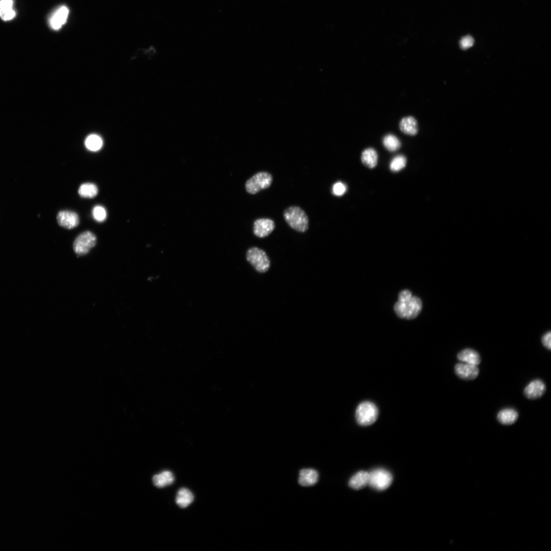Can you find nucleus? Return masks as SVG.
<instances>
[{"instance_id": "nucleus-1", "label": "nucleus", "mask_w": 551, "mask_h": 551, "mask_svg": "<svg viewBox=\"0 0 551 551\" xmlns=\"http://www.w3.org/2000/svg\"><path fill=\"white\" fill-rule=\"evenodd\" d=\"M287 224L296 231L304 233L309 228V218L304 210L297 206H290L284 213Z\"/></svg>"}, {"instance_id": "nucleus-2", "label": "nucleus", "mask_w": 551, "mask_h": 551, "mask_svg": "<svg viewBox=\"0 0 551 551\" xmlns=\"http://www.w3.org/2000/svg\"><path fill=\"white\" fill-rule=\"evenodd\" d=\"M422 307L421 300L416 296H412L404 301H398L394 308L399 317L410 319L417 317L421 312Z\"/></svg>"}, {"instance_id": "nucleus-3", "label": "nucleus", "mask_w": 551, "mask_h": 551, "mask_svg": "<svg viewBox=\"0 0 551 551\" xmlns=\"http://www.w3.org/2000/svg\"><path fill=\"white\" fill-rule=\"evenodd\" d=\"M246 258L248 262L258 272L265 273L268 271L270 265V260L263 250L257 247L250 248L247 252Z\"/></svg>"}, {"instance_id": "nucleus-4", "label": "nucleus", "mask_w": 551, "mask_h": 551, "mask_svg": "<svg viewBox=\"0 0 551 551\" xmlns=\"http://www.w3.org/2000/svg\"><path fill=\"white\" fill-rule=\"evenodd\" d=\"M273 177L271 174L267 172H260L251 178H250L245 184L247 192L251 195H255L262 190L269 188L272 185Z\"/></svg>"}, {"instance_id": "nucleus-5", "label": "nucleus", "mask_w": 551, "mask_h": 551, "mask_svg": "<svg viewBox=\"0 0 551 551\" xmlns=\"http://www.w3.org/2000/svg\"><path fill=\"white\" fill-rule=\"evenodd\" d=\"M355 416L359 425L369 426L376 422L378 417V410L374 403L364 402L357 407Z\"/></svg>"}, {"instance_id": "nucleus-6", "label": "nucleus", "mask_w": 551, "mask_h": 551, "mask_svg": "<svg viewBox=\"0 0 551 551\" xmlns=\"http://www.w3.org/2000/svg\"><path fill=\"white\" fill-rule=\"evenodd\" d=\"M97 244V237L91 232H85L79 234L75 239L73 244V249L75 253L79 256L87 254Z\"/></svg>"}, {"instance_id": "nucleus-7", "label": "nucleus", "mask_w": 551, "mask_h": 551, "mask_svg": "<svg viewBox=\"0 0 551 551\" xmlns=\"http://www.w3.org/2000/svg\"><path fill=\"white\" fill-rule=\"evenodd\" d=\"M393 477L387 470L377 469L369 473L368 485L373 488L384 490L391 485Z\"/></svg>"}, {"instance_id": "nucleus-8", "label": "nucleus", "mask_w": 551, "mask_h": 551, "mask_svg": "<svg viewBox=\"0 0 551 551\" xmlns=\"http://www.w3.org/2000/svg\"><path fill=\"white\" fill-rule=\"evenodd\" d=\"M275 228L274 220L268 218H259L255 220L253 233L259 238H265L271 234Z\"/></svg>"}, {"instance_id": "nucleus-9", "label": "nucleus", "mask_w": 551, "mask_h": 551, "mask_svg": "<svg viewBox=\"0 0 551 551\" xmlns=\"http://www.w3.org/2000/svg\"><path fill=\"white\" fill-rule=\"evenodd\" d=\"M57 221L58 225L67 229H72L77 227L80 223L79 216L71 210H62L57 215Z\"/></svg>"}, {"instance_id": "nucleus-10", "label": "nucleus", "mask_w": 551, "mask_h": 551, "mask_svg": "<svg viewBox=\"0 0 551 551\" xmlns=\"http://www.w3.org/2000/svg\"><path fill=\"white\" fill-rule=\"evenodd\" d=\"M546 392V386L543 381L535 379L525 388L524 394L528 399L536 400L542 397Z\"/></svg>"}, {"instance_id": "nucleus-11", "label": "nucleus", "mask_w": 551, "mask_h": 551, "mask_svg": "<svg viewBox=\"0 0 551 551\" xmlns=\"http://www.w3.org/2000/svg\"><path fill=\"white\" fill-rule=\"evenodd\" d=\"M454 370L457 377L465 380H474L479 374V369L477 366L466 363L457 364Z\"/></svg>"}, {"instance_id": "nucleus-12", "label": "nucleus", "mask_w": 551, "mask_h": 551, "mask_svg": "<svg viewBox=\"0 0 551 551\" xmlns=\"http://www.w3.org/2000/svg\"><path fill=\"white\" fill-rule=\"evenodd\" d=\"M69 10L66 6L58 8L49 19V25L54 31H58L66 23Z\"/></svg>"}, {"instance_id": "nucleus-13", "label": "nucleus", "mask_w": 551, "mask_h": 551, "mask_svg": "<svg viewBox=\"0 0 551 551\" xmlns=\"http://www.w3.org/2000/svg\"><path fill=\"white\" fill-rule=\"evenodd\" d=\"M399 128L401 132L407 135L415 136L418 132L417 120L413 116L402 118L399 123Z\"/></svg>"}, {"instance_id": "nucleus-14", "label": "nucleus", "mask_w": 551, "mask_h": 551, "mask_svg": "<svg viewBox=\"0 0 551 551\" xmlns=\"http://www.w3.org/2000/svg\"><path fill=\"white\" fill-rule=\"evenodd\" d=\"M457 358L460 362L477 366L482 362L479 353L472 349L467 348L461 351Z\"/></svg>"}, {"instance_id": "nucleus-15", "label": "nucleus", "mask_w": 551, "mask_h": 551, "mask_svg": "<svg viewBox=\"0 0 551 551\" xmlns=\"http://www.w3.org/2000/svg\"><path fill=\"white\" fill-rule=\"evenodd\" d=\"M518 414L513 408H505L500 411L497 415L498 422L503 425H512L515 424L518 418Z\"/></svg>"}, {"instance_id": "nucleus-16", "label": "nucleus", "mask_w": 551, "mask_h": 551, "mask_svg": "<svg viewBox=\"0 0 551 551\" xmlns=\"http://www.w3.org/2000/svg\"><path fill=\"white\" fill-rule=\"evenodd\" d=\"M318 474L313 469H303L301 470L299 474V483L303 486H309L316 484L318 482Z\"/></svg>"}, {"instance_id": "nucleus-17", "label": "nucleus", "mask_w": 551, "mask_h": 551, "mask_svg": "<svg viewBox=\"0 0 551 551\" xmlns=\"http://www.w3.org/2000/svg\"><path fill=\"white\" fill-rule=\"evenodd\" d=\"M154 485L160 488H164L172 485L175 481L173 474L169 470L164 471L154 475L152 479Z\"/></svg>"}, {"instance_id": "nucleus-18", "label": "nucleus", "mask_w": 551, "mask_h": 551, "mask_svg": "<svg viewBox=\"0 0 551 551\" xmlns=\"http://www.w3.org/2000/svg\"><path fill=\"white\" fill-rule=\"evenodd\" d=\"M194 500V496L191 491L186 488L178 490L176 498V504L180 508H185L191 504Z\"/></svg>"}, {"instance_id": "nucleus-19", "label": "nucleus", "mask_w": 551, "mask_h": 551, "mask_svg": "<svg viewBox=\"0 0 551 551\" xmlns=\"http://www.w3.org/2000/svg\"><path fill=\"white\" fill-rule=\"evenodd\" d=\"M13 5V0H0V17L4 21H10L16 17Z\"/></svg>"}, {"instance_id": "nucleus-20", "label": "nucleus", "mask_w": 551, "mask_h": 551, "mask_svg": "<svg viewBox=\"0 0 551 551\" xmlns=\"http://www.w3.org/2000/svg\"><path fill=\"white\" fill-rule=\"evenodd\" d=\"M369 473L365 471L359 472L354 475L349 481V486L355 489H360L368 485Z\"/></svg>"}, {"instance_id": "nucleus-21", "label": "nucleus", "mask_w": 551, "mask_h": 551, "mask_svg": "<svg viewBox=\"0 0 551 551\" xmlns=\"http://www.w3.org/2000/svg\"><path fill=\"white\" fill-rule=\"evenodd\" d=\"M378 154L375 149H366L362 154V161L364 165L370 168H374L378 163Z\"/></svg>"}, {"instance_id": "nucleus-22", "label": "nucleus", "mask_w": 551, "mask_h": 551, "mask_svg": "<svg viewBox=\"0 0 551 551\" xmlns=\"http://www.w3.org/2000/svg\"><path fill=\"white\" fill-rule=\"evenodd\" d=\"M99 189L97 186L92 183H85L80 186L78 194L80 197L84 198H94L98 194Z\"/></svg>"}, {"instance_id": "nucleus-23", "label": "nucleus", "mask_w": 551, "mask_h": 551, "mask_svg": "<svg viewBox=\"0 0 551 551\" xmlns=\"http://www.w3.org/2000/svg\"><path fill=\"white\" fill-rule=\"evenodd\" d=\"M383 143L384 147L390 152L397 151L401 146L399 139L392 134L385 135L383 139Z\"/></svg>"}, {"instance_id": "nucleus-24", "label": "nucleus", "mask_w": 551, "mask_h": 551, "mask_svg": "<svg viewBox=\"0 0 551 551\" xmlns=\"http://www.w3.org/2000/svg\"><path fill=\"white\" fill-rule=\"evenodd\" d=\"M85 146L90 151H97L103 146V141L101 137L96 134L88 136L85 142Z\"/></svg>"}, {"instance_id": "nucleus-25", "label": "nucleus", "mask_w": 551, "mask_h": 551, "mask_svg": "<svg viewBox=\"0 0 551 551\" xmlns=\"http://www.w3.org/2000/svg\"><path fill=\"white\" fill-rule=\"evenodd\" d=\"M407 163L406 157L402 155L395 157L390 162L389 167L394 172H398L403 169Z\"/></svg>"}, {"instance_id": "nucleus-26", "label": "nucleus", "mask_w": 551, "mask_h": 551, "mask_svg": "<svg viewBox=\"0 0 551 551\" xmlns=\"http://www.w3.org/2000/svg\"><path fill=\"white\" fill-rule=\"evenodd\" d=\"M92 214L94 218L98 222H104L107 217L106 210L101 206H95L93 208Z\"/></svg>"}, {"instance_id": "nucleus-27", "label": "nucleus", "mask_w": 551, "mask_h": 551, "mask_svg": "<svg viewBox=\"0 0 551 551\" xmlns=\"http://www.w3.org/2000/svg\"><path fill=\"white\" fill-rule=\"evenodd\" d=\"M474 44V38L471 36L469 35L464 37L460 41V47L464 50H467L472 47Z\"/></svg>"}, {"instance_id": "nucleus-28", "label": "nucleus", "mask_w": 551, "mask_h": 551, "mask_svg": "<svg viewBox=\"0 0 551 551\" xmlns=\"http://www.w3.org/2000/svg\"><path fill=\"white\" fill-rule=\"evenodd\" d=\"M347 191L346 185L342 183H336L333 187V193L336 196H342Z\"/></svg>"}, {"instance_id": "nucleus-29", "label": "nucleus", "mask_w": 551, "mask_h": 551, "mask_svg": "<svg viewBox=\"0 0 551 551\" xmlns=\"http://www.w3.org/2000/svg\"><path fill=\"white\" fill-rule=\"evenodd\" d=\"M551 334L549 332L545 334L542 338V342L544 346L550 350L551 349Z\"/></svg>"}, {"instance_id": "nucleus-30", "label": "nucleus", "mask_w": 551, "mask_h": 551, "mask_svg": "<svg viewBox=\"0 0 551 551\" xmlns=\"http://www.w3.org/2000/svg\"><path fill=\"white\" fill-rule=\"evenodd\" d=\"M413 296L412 293L409 290H403L399 294V301H404Z\"/></svg>"}]
</instances>
